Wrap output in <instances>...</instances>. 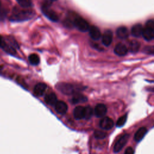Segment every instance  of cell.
Wrapping results in <instances>:
<instances>
[{
  "label": "cell",
  "instance_id": "6da1fadb",
  "mask_svg": "<svg viewBox=\"0 0 154 154\" xmlns=\"http://www.w3.org/2000/svg\"><path fill=\"white\" fill-rule=\"evenodd\" d=\"M57 90L65 94H75L82 90V87L69 83H58L56 85Z\"/></svg>",
  "mask_w": 154,
  "mask_h": 154
},
{
  "label": "cell",
  "instance_id": "7a4b0ae2",
  "mask_svg": "<svg viewBox=\"0 0 154 154\" xmlns=\"http://www.w3.org/2000/svg\"><path fill=\"white\" fill-rule=\"evenodd\" d=\"M33 12L30 10H14L10 17V20L20 22L28 20L32 17Z\"/></svg>",
  "mask_w": 154,
  "mask_h": 154
},
{
  "label": "cell",
  "instance_id": "3957f363",
  "mask_svg": "<svg viewBox=\"0 0 154 154\" xmlns=\"http://www.w3.org/2000/svg\"><path fill=\"white\" fill-rule=\"evenodd\" d=\"M142 35L147 41H150L154 38V21L153 19L149 20L144 28L143 29Z\"/></svg>",
  "mask_w": 154,
  "mask_h": 154
},
{
  "label": "cell",
  "instance_id": "277c9868",
  "mask_svg": "<svg viewBox=\"0 0 154 154\" xmlns=\"http://www.w3.org/2000/svg\"><path fill=\"white\" fill-rule=\"evenodd\" d=\"M72 22L73 23L72 25L80 31L86 32L89 29L90 25L81 16H76L73 17Z\"/></svg>",
  "mask_w": 154,
  "mask_h": 154
},
{
  "label": "cell",
  "instance_id": "5b68a950",
  "mask_svg": "<svg viewBox=\"0 0 154 154\" xmlns=\"http://www.w3.org/2000/svg\"><path fill=\"white\" fill-rule=\"evenodd\" d=\"M129 135L128 134H125L120 137V138L117 141V142L116 143L114 146L113 150L115 153H117L122 149V148L127 143L129 139Z\"/></svg>",
  "mask_w": 154,
  "mask_h": 154
},
{
  "label": "cell",
  "instance_id": "8992f818",
  "mask_svg": "<svg viewBox=\"0 0 154 154\" xmlns=\"http://www.w3.org/2000/svg\"><path fill=\"white\" fill-rule=\"evenodd\" d=\"M42 11L45 16H46L49 19L52 21L57 22L58 20L57 14L51 9H50L47 5H43L42 7Z\"/></svg>",
  "mask_w": 154,
  "mask_h": 154
},
{
  "label": "cell",
  "instance_id": "52a82bcc",
  "mask_svg": "<svg viewBox=\"0 0 154 154\" xmlns=\"http://www.w3.org/2000/svg\"><path fill=\"white\" fill-rule=\"evenodd\" d=\"M114 126L113 120L108 117H103L99 122V126L105 130H109L111 129Z\"/></svg>",
  "mask_w": 154,
  "mask_h": 154
},
{
  "label": "cell",
  "instance_id": "ba28073f",
  "mask_svg": "<svg viewBox=\"0 0 154 154\" xmlns=\"http://www.w3.org/2000/svg\"><path fill=\"white\" fill-rule=\"evenodd\" d=\"M112 40V32L111 30H106L102 36V42L106 46H108L110 45Z\"/></svg>",
  "mask_w": 154,
  "mask_h": 154
},
{
  "label": "cell",
  "instance_id": "9c48e42d",
  "mask_svg": "<svg viewBox=\"0 0 154 154\" xmlns=\"http://www.w3.org/2000/svg\"><path fill=\"white\" fill-rule=\"evenodd\" d=\"M114 53L119 56H124L126 55L128 51V49L125 45L119 43L114 48Z\"/></svg>",
  "mask_w": 154,
  "mask_h": 154
},
{
  "label": "cell",
  "instance_id": "30bf717a",
  "mask_svg": "<svg viewBox=\"0 0 154 154\" xmlns=\"http://www.w3.org/2000/svg\"><path fill=\"white\" fill-rule=\"evenodd\" d=\"M107 111V108L104 104L99 103L94 108V114L97 117H103Z\"/></svg>",
  "mask_w": 154,
  "mask_h": 154
},
{
  "label": "cell",
  "instance_id": "8fae6325",
  "mask_svg": "<svg viewBox=\"0 0 154 154\" xmlns=\"http://www.w3.org/2000/svg\"><path fill=\"white\" fill-rule=\"evenodd\" d=\"M54 105L56 111L60 114H64L67 111V105L63 101H57Z\"/></svg>",
  "mask_w": 154,
  "mask_h": 154
},
{
  "label": "cell",
  "instance_id": "7c38bea8",
  "mask_svg": "<svg viewBox=\"0 0 154 154\" xmlns=\"http://www.w3.org/2000/svg\"><path fill=\"white\" fill-rule=\"evenodd\" d=\"M88 30L90 36L92 39L94 40H97L101 37V32L97 26H91L89 28Z\"/></svg>",
  "mask_w": 154,
  "mask_h": 154
},
{
  "label": "cell",
  "instance_id": "4fadbf2b",
  "mask_svg": "<svg viewBox=\"0 0 154 154\" xmlns=\"http://www.w3.org/2000/svg\"><path fill=\"white\" fill-rule=\"evenodd\" d=\"M46 85L44 83H38L34 88V93L36 96H41L45 93L46 89Z\"/></svg>",
  "mask_w": 154,
  "mask_h": 154
},
{
  "label": "cell",
  "instance_id": "5bb4252c",
  "mask_svg": "<svg viewBox=\"0 0 154 154\" xmlns=\"http://www.w3.org/2000/svg\"><path fill=\"white\" fill-rule=\"evenodd\" d=\"M117 36L120 39H125L129 36V31L126 26H120L116 30Z\"/></svg>",
  "mask_w": 154,
  "mask_h": 154
},
{
  "label": "cell",
  "instance_id": "9a60e30c",
  "mask_svg": "<svg viewBox=\"0 0 154 154\" xmlns=\"http://www.w3.org/2000/svg\"><path fill=\"white\" fill-rule=\"evenodd\" d=\"M143 28L140 23H137L134 25L131 29V34L134 37H140L142 35Z\"/></svg>",
  "mask_w": 154,
  "mask_h": 154
},
{
  "label": "cell",
  "instance_id": "2e32d148",
  "mask_svg": "<svg viewBox=\"0 0 154 154\" xmlns=\"http://www.w3.org/2000/svg\"><path fill=\"white\" fill-rule=\"evenodd\" d=\"M73 116L76 120H80L84 117V107L82 106H76L73 110Z\"/></svg>",
  "mask_w": 154,
  "mask_h": 154
},
{
  "label": "cell",
  "instance_id": "e0dca14e",
  "mask_svg": "<svg viewBox=\"0 0 154 154\" xmlns=\"http://www.w3.org/2000/svg\"><path fill=\"white\" fill-rule=\"evenodd\" d=\"M87 100V98L85 96H84L82 94H79L78 93H76V94H74V96L72 98L71 102L73 104H76V103H78L85 102Z\"/></svg>",
  "mask_w": 154,
  "mask_h": 154
},
{
  "label": "cell",
  "instance_id": "ac0fdd59",
  "mask_svg": "<svg viewBox=\"0 0 154 154\" xmlns=\"http://www.w3.org/2000/svg\"><path fill=\"white\" fill-rule=\"evenodd\" d=\"M45 100L48 104L50 105H54L55 103L57 102V97L55 93H51L47 94L45 96Z\"/></svg>",
  "mask_w": 154,
  "mask_h": 154
},
{
  "label": "cell",
  "instance_id": "d6986e66",
  "mask_svg": "<svg viewBox=\"0 0 154 154\" xmlns=\"http://www.w3.org/2000/svg\"><path fill=\"white\" fill-rule=\"evenodd\" d=\"M146 132H147V129L145 127L140 128L135 134L134 139L137 141H141L146 135Z\"/></svg>",
  "mask_w": 154,
  "mask_h": 154
},
{
  "label": "cell",
  "instance_id": "ffe728a7",
  "mask_svg": "<svg viewBox=\"0 0 154 154\" xmlns=\"http://www.w3.org/2000/svg\"><path fill=\"white\" fill-rule=\"evenodd\" d=\"M140 47V43L138 41L134 40L129 43V50L130 52L132 53H136L138 51Z\"/></svg>",
  "mask_w": 154,
  "mask_h": 154
},
{
  "label": "cell",
  "instance_id": "44dd1931",
  "mask_svg": "<svg viewBox=\"0 0 154 154\" xmlns=\"http://www.w3.org/2000/svg\"><path fill=\"white\" fill-rule=\"evenodd\" d=\"M29 61L32 65H37L40 62V59L38 56L35 54H31L29 57Z\"/></svg>",
  "mask_w": 154,
  "mask_h": 154
},
{
  "label": "cell",
  "instance_id": "7402d4cb",
  "mask_svg": "<svg viewBox=\"0 0 154 154\" xmlns=\"http://www.w3.org/2000/svg\"><path fill=\"white\" fill-rule=\"evenodd\" d=\"M93 115L92 108L90 106L84 107V117L85 119H90Z\"/></svg>",
  "mask_w": 154,
  "mask_h": 154
},
{
  "label": "cell",
  "instance_id": "603a6c76",
  "mask_svg": "<svg viewBox=\"0 0 154 154\" xmlns=\"http://www.w3.org/2000/svg\"><path fill=\"white\" fill-rule=\"evenodd\" d=\"M18 4L23 8H28L32 5L31 0H16Z\"/></svg>",
  "mask_w": 154,
  "mask_h": 154
},
{
  "label": "cell",
  "instance_id": "cb8c5ba5",
  "mask_svg": "<svg viewBox=\"0 0 154 154\" xmlns=\"http://www.w3.org/2000/svg\"><path fill=\"white\" fill-rule=\"evenodd\" d=\"M127 119V115H124L122 117H120L117 121V123H116V126L117 127H121L123 126L126 121Z\"/></svg>",
  "mask_w": 154,
  "mask_h": 154
},
{
  "label": "cell",
  "instance_id": "d4e9b609",
  "mask_svg": "<svg viewBox=\"0 0 154 154\" xmlns=\"http://www.w3.org/2000/svg\"><path fill=\"white\" fill-rule=\"evenodd\" d=\"M106 134L101 131L96 130L94 132V136L97 139H103L106 137Z\"/></svg>",
  "mask_w": 154,
  "mask_h": 154
},
{
  "label": "cell",
  "instance_id": "484cf974",
  "mask_svg": "<svg viewBox=\"0 0 154 154\" xmlns=\"http://www.w3.org/2000/svg\"><path fill=\"white\" fill-rule=\"evenodd\" d=\"M16 81L17 82L18 84H20V85H22V87H25V88L26 87V83L25 82L23 79H22L21 77H17V78H16Z\"/></svg>",
  "mask_w": 154,
  "mask_h": 154
},
{
  "label": "cell",
  "instance_id": "4316f807",
  "mask_svg": "<svg viewBox=\"0 0 154 154\" xmlns=\"http://www.w3.org/2000/svg\"><path fill=\"white\" fill-rule=\"evenodd\" d=\"M145 52L149 54H153V46H147L145 49Z\"/></svg>",
  "mask_w": 154,
  "mask_h": 154
},
{
  "label": "cell",
  "instance_id": "83f0119b",
  "mask_svg": "<svg viewBox=\"0 0 154 154\" xmlns=\"http://www.w3.org/2000/svg\"><path fill=\"white\" fill-rule=\"evenodd\" d=\"M124 154H134V149L131 147H128L126 149Z\"/></svg>",
  "mask_w": 154,
  "mask_h": 154
},
{
  "label": "cell",
  "instance_id": "f1b7e54d",
  "mask_svg": "<svg viewBox=\"0 0 154 154\" xmlns=\"http://www.w3.org/2000/svg\"><path fill=\"white\" fill-rule=\"evenodd\" d=\"M5 44H6V42L4 41L2 37L0 35V48H1L2 49L4 47Z\"/></svg>",
  "mask_w": 154,
  "mask_h": 154
},
{
  "label": "cell",
  "instance_id": "f546056e",
  "mask_svg": "<svg viewBox=\"0 0 154 154\" xmlns=\"http://www.w3.org/2000/svg\"><path fill=\"white\" fill-rule=\"evenodd\" d=\"M5 14H6V13H5V11H1L0 12V19H4V17H5V16L6 15Z\"/></svg>",
  "mask_w": 154,
  "mask_h": 154
},
{
  "label": "cell",
  "instance_id": "4dcf8cb0",
  "mask_svg": "<svg viewBox=\"0 0 154 154\" xmlns=\"http://www.w3.org/2000/svg\"><path fill=\"white\" fill-rule=\"evenodd\" d=\"M51 1H57V0H51Z\"/></svg>",
  "mask_w": 154,
  "mask_h": 154
},
{
  "label": "cell",
  "instance_id": "1f68e13d",
  "mask_svg": "<svg viewBox=\"0 0 154 154\" xmlns=\"http://www.w3.org/2000/svg\"><path fill=\"white\" fill-rule=\"evenodd\" d=\"M0 7H1V2H0Z\"/></svg>",
  "mask_w": 154,
  "mask_h": 154
}]
</instances>
